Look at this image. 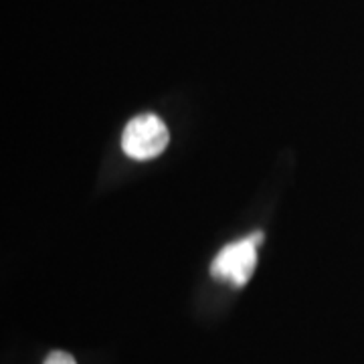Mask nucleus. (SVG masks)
Instances as JSON below:
<instances>
[{
    "label": "nucleus",
    "mask_w": 364,
    "mask_h": 364,
    "mask_svg": "<svg viewBox=\"0 0 364 364\" xmlns=\"http://www.w3.org/2000/svg\"><path fill=\"white\" fill-rule=\"evenodd\" d=\"M168 140L164 122L154 114H144L128 122L122 134V148L134 160H150L164 152Z\"/></svg>",
    "instance_id": "1"
},
{
    "label": "nucleus",
    "mask_w": 364,
    "mask_h": 364,
    "mask_svg": "<svg viewBox=\"0 0 364 364\" xmlns=\"http://www.w3.org/2000/svg\"><path fill=\"white\" fill-rule=\"evenodd\" d=\"M261 243V233L235 241L223 247L210 263V273L217 279L231 282L233 286H245L257 265V245Z\"/></svg>",
    "instance_id": "2"
},
{
    "label": "nucleus",
    "mask_w": 364,
    "mask_h": 364,
    "mask_svg": "<svg viewBox=\"0 0 364 364\" xmlns=\"http://www.w3.org/2000/svg\"><path fill=\"white\" fill-rule=\"evenodd\" d=\"M43 364H77V363H75V358H73L71 354H67V352L63 350H55L45 358V363Z\"/></svg>",
    "instance_id": "3"
}]
</instances>
